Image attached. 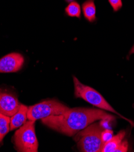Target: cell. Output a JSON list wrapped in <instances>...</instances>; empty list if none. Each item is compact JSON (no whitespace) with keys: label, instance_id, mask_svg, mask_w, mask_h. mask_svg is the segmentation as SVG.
I'll return each instance as SVG.
<instances>
[{"label":"cell","instance_id":"obj_1","mask_svg":"<svg viewBox=\"0 0 134 152\" xmlns=\"http://www.w3.org/2000/svg\"><path fill=\"white\" fill-rule=\"evenodd\" d=\"M115 120L114 116L102 110L88 108L70 109L65 113L42 119V123L49 128L68 136H74L98 120Z\"/></svg>","mask_w":134,"mask_h":152},{"label":"cell","instance_id":"obj_2","mask_svg":"<svg viewBox=\"0 0 134 152\" xmlns=\"http://www.w3.org/2000/svg\"><path fill=\"white\" fill-rule=\"evenodd\" d=\"M104 130L100 123H96L89 125L74 135V140L77 142L79 150L82 152H101L104 143L101 134Z\"/></svg>","mask_w":134,"mask_h":152},{"label":"cell","instance_id":"obj_3","mask_svg":"<svg viewBox=\"0 0 134 152\" xmlns=\"http://www.w3.org/2000/svg\"><path fill=\"white\" fill-rule=\"evenodd\" d=\"M34 121L28 120L14 133L13 142L16 149L21 152H37L38 141Z\"/></svg>","mask_w":134,"mask_h":152},{"label":"cell","instance_id":"obj_4","mask_svg":"<svg viewBox=\"0 0 134 152\" xmlns=\"http://www.w3.org/2000/svg\"><path fill=\"white\" fill-rule=\"evenodd\" d=\"M73 82L74 84V95L76 97L82 98L95 107L114 113L119 116L123 118L120 113L115 111L103 96L95 89L83 84L75 77H73Z\"/></svg>","mask_w":134,"mask_h":152},{"label":"cell","instance_id":"obj_5","mask_svg":"<svg viewBox=\"0 0 134 152\" xmlns=\"http://www.w3.org/2000/svg\"><path fill=\"white\" fill-rule=\"evenodd\" d=\"M70 108L55 99L47 100L28 107L27 118L36 121L53 115H59L65 113Z\"/></svg>","mask_w":134,"mask_h":152},{"label":"cell","instance_id":"obj_6","mask_svg":"<svg viewBox=\"0 0 134 152\" xmlns=\"http://www.w3.org/2000/svg\"><path fill=\"white\" fill-rule=\"evenodd\" d=\"M24 63L23 56L18 53H9L0 59V73H13L19 71Z\"/></svg>","mask_w":134,"mask_h":152},{"label":"cell","instance_id":"obj_7","mask_svg":"<svg viewBox=\"0 0 134 152\" xmlns=\"http://www.w3.org/2000/svg\"><path fill=\"white\" fill-rule=\"evenodd\" d=\"M21 104L17 98L7 93H0V113L11 117L19 110Z\"/></svg>","mask_w":134,"mask_h":152},{"label":"cell","instance_id":"obj_8","mask_svg":"<svg viewBox=\"0 0 134 152\" xmlns=\"http://www.w3.org/2000/svg\"><path fill=\"white\" fill-rule=\"evenodd\" d=\"M27 106L21 104L18 111L10 117V130H13L23 126L27 119Z\"/></svg>","mask_w":134,"mask_h":152},{"label":"cell","instance_id":"obj_9","mask_svg":"<svg viewBox=\"0 0 134 152\" xmlns=\"http://www.w3.org/2000/svg\"><path fill=\"white\" fill-rule=\"evenodd\" d=\"M82 8L84 17L87 21L93 23L97 20L94 0H86L82 4Z\"/></svg>","mask_w":134,"mask_h":152},{"label":"cell","instance_id":"obj_10","mask_svg":"<svg viewBox=\"0 0 134 152\" xmlns=\"http://www.w3.org/2000/svg\"><path fill=\"white\" fill-rule=\"evenodd\" d=\"M125 134L126 132L122 130L115 136H113L111 140L104 144L101 152H114L123 141Z\"/></svg>","mask_w":134,"mask_h":152},{"label":"cell","instance_id":"obj_11","mask_svg":"<svg viewBox=\"0 0 134 152\" xmlns=\"http://www.w3.org/2000/svg\"><path fill=\"white\" fill-rule=\"evenodd\" d=\"M10 130V117L0 113V143Z\"/></svg>","mask_w":134,"mask_h":152},{"label":"cell","instance_id":"obj_12","mask_svg":"<svg viewBox=\"0 0 134 152\" xmlns=\"http://www.w3.org/2000/svg\"><path fill=\"white\" fill-rule=\"evenodd\" d=\"M66 14L70 17L80 18L81 16V7L76 1L71 2L65 9Z\"/></svg>","mask_w":134,"mask_h":152},{"label":"cell","instance_id":"obj_13","mask_svg":"<svg viewBox=\"0 0 134 152\" xmlns=\"http://www.w3.org/2000/svg\"><path fill=\"white\" fill-rule=\"evenodd\" d=\"M114 133L113 131L111 129H106L104 130L101 134V138L103 142L105 144L111 140L112 138L113 137Z\"/></svg>","mask_w":134,"mask_h":152},{"label":"cell","instance_id":"obj_14","mask_svg":"<svg viewBox=\"0 0 134 152\" xmlns=\"http://www.w3.org/2000/svg\"><path fill=\"white\" fill-rule=\"evenodd\" d=\"M108 2L114 12L119 11L123 7L122 0H108Z\"/></svg>","mask_w":134,"mask_h":152},{"label":"cell","instance_id":"obj_15","mask_svg":"<svg viewBox=\"0 0 134 152\" xmlns=\"http://www.w3.org/2000/svg\"><path fill=\"white\" fill-rule=\"evenodd\" d=\"M128 150V142L127 141H123L114 152H126Z\"/></svg>","mask_w":134,"mask_h":152}]
</instances>
